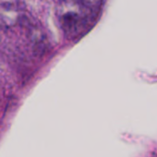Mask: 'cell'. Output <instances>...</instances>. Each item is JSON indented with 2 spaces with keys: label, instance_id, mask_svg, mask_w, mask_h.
<instances>
[{
  "label": "cell",
  "instance_id": "1",
  "mask_svg": "<svg viewBox=\"0 0 157 157\" xmlns=\"http://www.w3.org/2000/svg\"><path fill=\"white\" fill-rule=\"evenodd\" d=\"M56 14L63 33L72 39L83 35L94 21L91 8L81 0H61Z\"/></svg>",
  "mask_w": 157,
  "mask_h": 157
}]
</instances>
